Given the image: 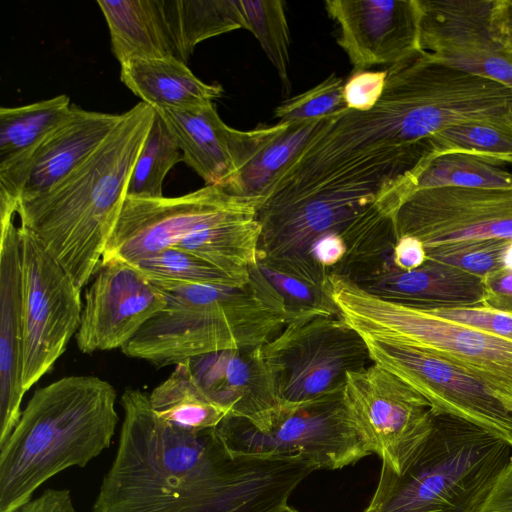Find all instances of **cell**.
Returning <instances> with one entry per match:
<instances>
[{"instance_id": "7c38bea8", "label": "cell", "mask_w": 512, "mask_h": 512, "mask_svg": "<svg viewBox=\"0 0 512 512\" xmlns=\"http://www.w3.org/2000/svg\"><path fill=\"white\" fill-rule=\"evenodd\" d=\"M343 399L382 465L400 473L432 427L430 403L375 363L347 375Z\"/></svg>"}, {"instance_id": "ffe728a7", "label": "cell", "mask_w": 512, "mask_h": 512, "mask_svg": "<svg viewBox=\"0 0 512 512\" xmlns=\"http://www.w3.org/2000/svg\"><path fill=\"white\" fill-rule=\"evenodd\" d=\"M352 280L377 297L413 307H483L481 277L430 259L406 271L389 258Z\"/></svg>"}, {"instance_id": "5bb4252c", "label": "cell", "mask_w": 512, "mask_h": 512, "mask_svg": "<svg viewBox=\"0 0 512 512\" xmlns=\"http://www.w3.org/2000/svg\"><path fill=\"white\" fill-rule=\"evenodd\" d=\"M253 201L213 185L177 197L126 196L101 262L131 263L176 246L192 232Z\"/></svg>"}, {"instance_id": "b9f144b4", "label": "cell", "mask_w": 512, "mask_h": 512, "mask_svg": "<svg viewBox=\"0 0 512 512\" xmlns=\"http://www.w3.org/2000/svg\"><path fill=\"white\" fill-rule=\"evenodd\" d=\"M427 260L423 244L413 237L396 239L392 251V264L401 270H413L421 267Z\"/></svg>"}, {"instance_id": "30bf717a", "label": "cell", "mask_w": 512, "mask_h": 512, "mask_svg": "<svg viewBox=\"0 0 512 512\" xmlns=\"http://www.w3.org/2000/svg\"><path fill=\"white\" fill-rule=\"evenodd\" d=\"M21 257L22 388L51 370L78 331L81 288L29 231L17 227Z\"/></svg>"}, {"instance_id": "4316f807", "label": "cell", "mask_w": 512, "mask_h": 512, "mask_svg": "<svg viewBox=\"0 0 512 512\" xmlns=\"http://www.w3.org/2000/svg\"><path fill=\"white\" fill-rule=\"evenodd\" d=\"M179 59L211 37L245 28L241 0H163Z\"/></svg>"}, {"instance_id": "ac0fdd59", "label": "cell", "mask_w": 512, "mask_h": 512, "mask_svg": "<svg viewBox=\"0 0 512 512\" xmlns=\"http://www.w3.org/2000/svg\"><path fill=\"white\" fill-rule=\"evenodd\" d=\"M325 9L339 25L338 44L353 72L389 67L420 52L417 0H327Z\"/></svg>"}, {"instance_id": "cb8c5ba5", "label": "cell", "mask_w": 512, "mask_h": 512, "mask_svg": "<svg viewBox=\"0 0 512 512\" xmlns=\"http://www.w3.org/2000/svg\"><path fill=\"white\" fill-rule=\"evenodd\" d=\"M120 78L133 94L154 109L203 106L223 94L219 84L201 81L176 58L130 60L121 65Z\"/></svg>"}, {"instance_id": "603a6c76", "label": "cell", "mask_w": 512, "mask_h": 512, "mask_svg": "<svg viewBox=\"0 0 512 512\" xmlns=\"http://www.w3.org/2000/svg\"><path fill=\"white\" fill-rule=\"evenodd\" d=\"M97 4L120 65L133 59L180 60L163 0H98Z\"/></svg>"}, {"instance_id": "d6986e66", "label": "cell", "mask_w": 512, "mask_h": 512, "mask_svg": "<svg viewBox=\"0 0 512 512\" xmlns=\"http://www.w3.org/2000/svg\"><path fill=\"white\" fill-rule=\"evenodd\" d=\"M187 362L208 398L227 415L261 431L269 427L280 404L261 346L215 351Z\"/></svg>"}, {"instance_id": "2e32d148", "label": "cell", "mask_w": 512, "mask_h": 512, "mask_svg": "<svg viewBox=\"0 0 512 512\" xmlns=\"http://www.w3.org/2000/svg\"><path fill=\"white\" fill-rule=\"evenodd\" d=\"M93 277L76 333L82 353L121 349L166 305L162 290L126 262H101Z\"/></svg>"}, {"instance_id": "d590c367", "label": "cell", "mask_w": 512, "mask_h": 512, "mask_svg": "<svg viewBox=\"0 0 512 512\" xmlns=\"http://www.w3.org/2000/svg\"><path fill=\"white\" fill-rule=\"evenodd\" d=\"M427 259L452 265L479 277L512 265V241L489 240L443 249L426 255Z\"/></svg>"}, {"instance_id": "7402d4cb", "label": "cell", "mask_w": 512, "mask_h": 512, "mask_svg": "<svg viewBox=\"0 0 512 512\" xmlns=\"http://www.w3.org/2000/svg\"><path fill=\"white\" fill-rule=\"evenodd\" d=\"M154 110L176 140L183 161L206 185L221 188L233 176L232 142L235 129L223 122L214 103L192 108Z\"/></svg>"}, {"instance_id": "ba28073f", "label": "cell", "mask_w": 512, "mask_h": 512, "mask_svg": "<svg viewBox=\"0 0 512 512\" xmlns=\"http://www.w3.org/2000/svg\"><path fill=\"white\" fill-rule=\"evenodd\" d=\"M215 433L234 455L303 458L318 470L341 469L374 454L346 408L343 391L299 406H280L263 431L227 415Z\"/></svg>"}, {"instance_id": "e0dca14e", "label": "cell", "mask_w": 512, "mask_h": 512, "mask_svg": "<svg viewBox=\"0 0 512 512\" xmlns=\"http://www.w3.org/2000/svg\"><path fill=\"white\" fill-rule=\"evenodd\" d=\"M122 114L84 110L29 149L0 161V206L40 195L65 178L106 139Z\"/></svg>"}, {"instance_id": "9c48e42d", "label": "cell", "mask_w": 512, "mask_h": 512, "mask_svg": "<svg viewBox=\"0 0 512 512\" xmlns=\"http://www.w3.org/2000/svg\"><path fill=\"white\" fill-rule=\"evenodd\" d=\"M261 351L285 407L341 393L349 373L374 363L362 335L341 316L289 323Z\"/></svg>"}, {"instance_id": "8992f818", "label": "cell", "mask_w": 512, "mask_h": 512, "mask_svg": "<svg viewBox=\"0 0 512 512\" xmlns=\"http://www.w3.org/2000/svg\"><path fill=\"white\" fill-rule=\"evenodd\" d=\"M511 452L500 436L434 413L428 435L401 472L382 465L362 512H479Z\"/></svg>"}, {"instance_id": "6da1fadb", "label": "cell", "mask_w": 512, "mask_h": 512, "mask_svg": "<svg viewBox=\"0 0 512 512\" xmlns=\"http://www.w3.org/2000/svg\"><path fill=\"white\" fill-rule=\"evenodd\" d=\"M114 460L92 512H279L318 470L303 458L228 451L215 428L190 432L161 419L149 395L127 388Z\"/></svg>"}, {"instance_id": "ee69618b", "label": "cell", "mask_w": 512, "mask_h": 512, "mask_svg": "<svg viewBox=\"0 0 512 512\" xmlns=\"http://www.w3.org/2000/svg\"><path fill=\"white\" fill-rule=\"evenodd\" d=\"M279 512H300V511H298L295 508L290 507L288 504H286L285 506H283L281 508V510Z\"/></svg>"}, {"instance_id": "9a60e30c", "label": "cell", "mask_w": 512, "mask_h": 512, "mask_svg": "<svg viewBox=\"0 0 512 512\" xmlns=\"http://www.w3.org/2000/svg\"><path fill=\"white\" fill-rule=\"evenodd\" d=\"M419 45L435 60L512 89V57L494 37V0H417Z\"/></svg>"}, {"instance_id": "83f0119b", "label": "cell", "mask_w": 512, "mask_h": 512, "mask_svg": "<svg viewBox=\"0 0 512 512\" xmlns=\"http://www.w3.org/2000/svg\"><path fill=\"white\" fill-rule=\"evenodd\" d=\"M67 95L0 109V161L15 156L43 139L72 113Z\"/></svg>"}, {"instance_id": "ab89813d", "label": "cell", "mask_w": 512, "mask_h": 512, "mask_svg": "<svg viewBox=\"0 0 512 512\" xmlns=\"http://www.w3.org/2000/svg\"><path fill=\"white\" fill-rule=\"evenodd\" d=\"M13 512H78L70 490L49 488Z\"/></svg>"}, {"instance_id": "e575fe53", "label": "cell", "mask_w": 512, "mask_h": 512, "mask_svg": "<svg viewBox=\"0 0 512 512\" xmlns=\"http://www.w3.org/2000/svg\"><path fill=\"white\" fill-rule=\"evenodd\" d=\"M344 81L334 73L315 87L287 99L274 111L278 123L312 121L334 116L348 108Z\"/></svg>"}, {"instance_id": "f546056e", "label": "cell", "mask_w": 512, "mask_h": 512, "mask_svg": "<svg viewBox=\"0 0 512 512\" xmlns=\"http://www.w3.org/2000/svg\"><path fill=\"white\" fill-rule=\"evenodd\" d=\"M159 286H237L241 282L206 259L179 247H168L128 263Z\"/></svg>"}, {"instance_id": "f1b7e54d", "label": "cell", "mask_w": 512, "mask_h": 512, "mask_svg": "<svg viewBox=\"0 0 512 512\" xmlns=\"http://www.w3.org/2000/svg\"><path fill=\"white\" fill-rule=\"evenodd\" d=\"M427 142L428 162L442 154L462 153L496 165L512 164V122L460 123L436 133Z\"/></svg>"}, {"instance_id": "7a4b0ae2", "label": "cell", "mask_w": 512, "mask_h": 512, "mask_svg": "<svg viewBox=\"0 0 512 512\" xmlns=\"http://www.w3.org/2000/svg\"><path fill=\"white\" fill-rule=\"evenodd\" d=\"M154 117V108L141 101L51 189L0 206V219L17 216L18 227L33 234L81 289L101 263Z\"/></svg>"}, {"instance_id": "8fae6325", "label": "cell", "mask_w": 512, "mask_h": 512, "mask_svg": "<svg viewBox=\"0 0 512 512\" xmlns=\"http://www.w3.org/2000/svg\"><path fill=\"white\" fill-rule=\"evenodd\" d=\"M393 223L396 239L416 238L426 255L489 240L512 241V188L414 190L401 202Z\"/></svg>"}, {"instance_id": "3957f363", "label": "cell", "mask_w": 512, "mask_h": 512, "mask_svg": "<svg viewBox=\"0 0 512 512\" xmlns=\"http://www.w3.org/2000/svg\"><path fill=\"white\" fill-rule=\"evenodd\" d=\"M400 202L399 188L370 176L337 178L264 199L257 212V263L318 285L311 251L324 238L341 236L350 249V278L355 279L391 257L393 215Z\"/></svg>"}, {"instance_id": "1f68e13d", "label": "cell", "mask_w": 512, "mask_h": 512, "mask_svg": "<svg viewBox=\"0 0 512 512\" xmlns=\"http://www.w3.org/2000/svg\"><path fill=\"white\" fill-rule=\"evenodd\" d=\"M181 160L183 156L176 140L155 111L154 121L131 173L126 196L162 197L167 173Z\"/></svg>"}, {"instance_id": "74e56055", "label": "cell", "mask_w": 512, "mask_h": 512, "mask_svg": "<svg viewBox=\"0 0 512 512\" xmlns=\"http://www.w3.org/2000/svg\"><path fill=\"white\" fill-rule=\"evenodd\" d=\"M387 76L384 71L353 72L344 84V98L348 108L369 111L380 99Z\"/></svg>"}, {"instance_id": "5b68a950", "label": "cell", "mask_w": 512, "mask_h": 512, "mask_svg": "<svg viewBox=\"0 0 512 512\" xmlns=\"http://www.w3.org/2000/svg\"><path fill=\"white\" fill-rule=\"evenodd\" d=\"M249 272V281L237 286L157 285L165 307L122 352L164 367L215 351L264 345L288 324V315L257 263Z\"/></svg>"}, {"instance_id": "7bdbcfd3", "label": "cell", "mask_w": 512, "mask_h": 512, "mask_svg": "<svg viewBox=\"0 0 512 512\" xmlns=\"http://www.w3.org/2000/svg\"><path fill=\"white\" fill-rule=\"evenodd\" d=\"M491 26L496 40L512 57V0H494Z\"/></svg>"}, {"instance_id": "4dcf8cb0", "label": "cell", "mask_w": 512, "mask_h": 512, "mask_svg": "<svg viewBox=\"0 0 512 512\" xmlns=\"http://www.w3.org/2000/svg\"><path fill=\"white\" fill-rule=\"evenodd\" d=\"M448 186L512 188V174L500 165L472 155L448 153L433 158L424 166L414 190Z\"/></svg>"}, {"instance_id": "f35d334b", "label": "cell", "mask_w": 512, "mask_h": 512, "mask_svg": "<svg viewBox=\"0 0 512 512\" xmlns=\"http://www.w3.org/2000/svg\"><path fill=\"white\" fill-rule=\"evenodd\" d=\"M481 278L483 307L512 316V265L492 271Z\"/></svg>"}, {"instance_id": "484cf974", "label": "cell", "mask_w": 512, "mask_h": 512, "mask_svg": "<svg viewBox=\"0 0 512 512\" xmlns=\"http://www.w3.org/2000/svg\"><path fill=\"white\" fill-rule=\"evenodd\" d=\"M154 412L171 425L190 432L215 428L227 415L205 394L187 361L149 394Z\"/></svg>"}, {"instance_id": "836d02e7", "label": "cell", "mask_w": 512, "mask_h": 512, "mask_svg": "<svg viewBox=\"0 0 512 512\" xmlns=\"http://www.w3.org/2000/svg\"><path fill=\"white\" fill-rule=\"evenodd\" d=\"M257 265L280 295L288 315V324L315 317L340 316L325 286L315 285L258 263Z\"/></svg>"}, {"instance_id": "8d00e7d4", "label": "cell", "mask_w": 512, "mask_h": 512, "mask_svg": "<svg viewBox=\"0 0 512 512\" xmlns=\"http://www.w3.org/2000/svg\"><path fill=\"white\" fill-rule=\"evenodd\" d=\"M419 308V307H418ZM444 319L512 341V316L486 307L422 308Z\"/></svg>"}, {"instance_id": "d4e9b609", "label": "cell", "mask_w": 512, "mask_h": 512, "mask_svg": "<svg viewBox=\"0 0 512 512\" xmlns=\"http://www.w3.org/2000/svg\"><path fill=\"white\" fill-rule=\"evenodd\" d=\"M334 116L266 127L257 150L221 188L259 204L276 176Z\"/></svg>"}, {"instance_id": "277c9868", "label": "cell", "mask_w": 512, "mask_h": 512, "mask_svg": "<svg viewBox=\"0 0 512 512\" xmlns=\"http://www.w3.org/2000/svg\"><path fill=\"white\" fill-rule=\"evenodd\" d=\"M116 399L115 388L92 375L37 389L0 446V512H13L47 480L107 449L119 423Z\"/></svg>"}, {"instance_id": "44dd1931", "label": "cell", "mask_w": 512, "mask_h": 512, "mask_svg": "<svg viewBox=\"0 0 512 512\" xmlns=\"http://www.w3.org/2000/svg\"><path fill=\"white\" fill-rule=\"evenodd\" d=\"M0 446L21 416L22 299L21 257L13 219H1L0 244Z\"/></svg>"}, {"instance_id": "4fadbf2b", "label": "cell", "mask_w": 512, "mask_h": 512, "mask_svg": "<svg viewBox=\"0 0 512 512\" xmlns=\"http://www.w3.org/2000/svg\"><path fill=\"white\" fill-rule=\"evenodd\" d=\"M362 337L373 362L421 394L434 413L472 422L512 446V413L471 375L422 348L381 337Z\"/></svg>"}, {"instance_id": "52a82bcc", "label": "cell", "mask_w": 512, "mask_h": 512, "mask_svg": "<svg viewBox=\"0 0 512 512\" xmlns=\"http://www.w3.org/2000/svg\"><path fill=\"white\" fill-rule=\"evenodd\" d=\"M326 291L358 333L410 344L464 370L512 413V341L377 297L346 276L330 275Z\"/></svg>"}, {"instance_id": "d6a6232c", "label": "cell", "mask_w": 512, "mask_h": 512, "mask_svg": "<svg viewBox=\"0 0 512 512\" xmlns=\"http://www.w3.org/2000/svg\"><path fill=\"white\" fill-rule=\"evenodd\" d=\"M245 29L259 41L273 64L286 92L290 90L289 28L280 0H241Z\"/></svg>"}, {"instance_id": "60d3db41", "label": "cell", "mask_w": 512, "mask_h": 512, "mask_svg": "<svg viewBox=\"0 0 512 512\" xmlns=\"http://www.w3.org/2000/svg\"><path fill=\"white\" fill-rule=\"evenodd\" d=\"M479 512H512V457L495 481Z\"/></svg>"}]
</instances>
